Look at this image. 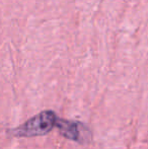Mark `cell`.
Listing matches in <instances>:
<instances>
[{
	"label": "cell",
	"instance_id": "cell-2",
	"mask_svg": "<svg viewBox=\"0 0 148 149\" xmlns=\"http://www.w3.org/2000/svg\"><path fill=\"white\" fill-rule=\"evenodd\" d=\"M57 127L61 130V133L66 138L79 141V140H84L85 135L88 134V131H86L84 126H82L79 123L75 122H67L59 120L57 123Z\"/></svg>",
	"mask_w": 148,
	"mask_h": 149
},
{
	"label": "cell",
	"instance_id": "cell-1",
	"mask_svg": "<svg viewBox=\"0 0 148 149\" xmlns=\"http://www.w3.org/2000/svg\"><path fill=\"white\" fill-rule=\"evenodd\" d=\"M59 119L56 117L55 113L51 111H45L37 116L33 117L19 127L12 131L13 135L18 137H35L47 134L57 126Z\"/></svg>",
	"mask_w": 148,
	"mask_h": 149
}]
</instances>
